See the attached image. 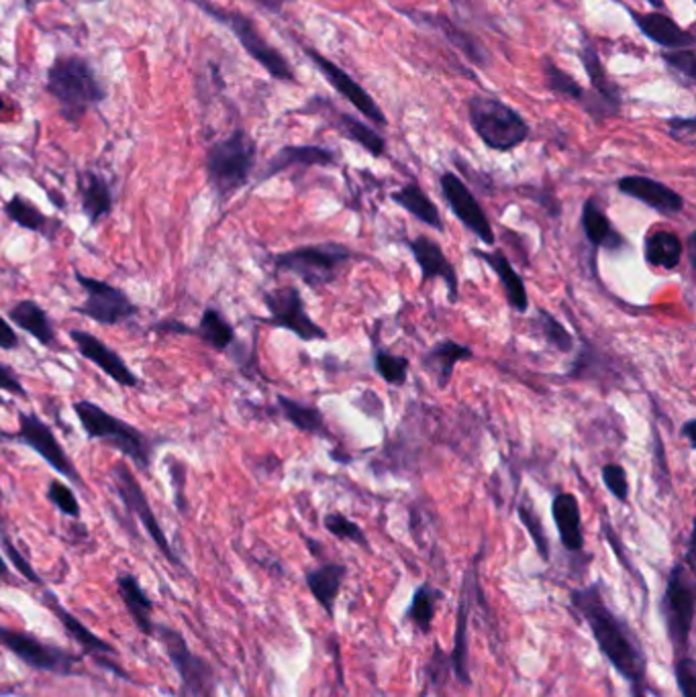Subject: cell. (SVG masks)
<instances>
[{
	"mask_svg": "<svg viewBox=\"0 0 696 697\" xmlns=\"http://www.w3.org/2000/svg\"><path fill=\"white\" fill-rule=\"evenodd\" d=\"M570 603L585 618L602 657L628 682L631 691L645 689L647 657L628 622L604 603L601 583L572 590Z\"/></svg>",
	"mask_w": 696,
	"mask_h": 697,
	"instance_id": "cell-1",
	"label": "cell"
},
{
	"mask_svg": "<svg viewBox=\"0 0 696 697\" xmlns=\"http://www.w3.org/2000/svg\"><path fill=\"white\" fill-rule=\"evenodd\" d=\"M72 408L83 427L84 435L90 441L107 444L119 455L129 459L133 468L139 471L151 470L156 444L150 435H146L143 430L137 429L124 418L110 415L109 410H105L103 406L90 400H78L72 404Z\"/></svg>",
	"mask_w": 696,
	"mask_h": 697,
	"instance_id": "cell-2",
	"label": "cell"
},
{
	"mask_svg": "<svg viewBox=\"0 0 696 697\" xmlns=\"http://www.w3.org/2000/svg\"><path fill=\"white\" fill-rule=\"evenodd\" d=\"M258 146L244 129H235L229 137L215 141L205 158L206 182L218 204L232 201L244 190L256 170Z\"/></svg>",
	"mask_w": 696,
	"mask_h": 697,
	"instance_id": "cell-3",
	"label": "cell"
},
{
	"mask_svg": "<svg viewBox=\"0 0 696 697\" xmlns=\"http://www.w3.org/2000/svg\"><path fill=\"white\" fill-rule=\"evenodd\" d=\"M695 586V537L690 533L686 559L670 569L666 591L662 596V616L666 622L670 641L678 657L690 653V636L695 629L696 608Z\"/></svg>",
	"mask_w": 696,
	"mask_h": 697,
	"instance_id": "cell-4",
	"label": "cell"
},
{
	"mask_svg": "<svg viewBox=\"0 0 696 697\" xmlns=\"http://www.w3.org/2000/svg\"><path fill=\"white\" fill-rule=\"evenodd\" d=\"M47 93L54 96L62 117L68 122L81 121L107 95L93 66L76 55L55 60L47 72Z\"/></svg>",
	"mask_w": 696,
	"mask_h": 697,
	"instance_id": "cell-5",
	"label": "cell"
},
{
	"mask_svg": "<svg viewBox=\"0 0 696 697\" xmlns=\"http://www.w3.org/2000/svg\"><path fill=\"white\" fill-rule=\"evenodd\" d=\"M468 121L474 133L479 135L480 141L499 153H508L521 148L532 135V127L523 119L520 110L496 96H470Z\"/></svg>",
	"mask_w": 696,
	"mask_h": 697,
	"instance_id": "cell-6",
	"label": "cell"
},
{
	"mask_svg": "<svg viewBox=\"0 0 696 697\" xmlns=\"http://www.w3.org/2000/svg\"><path fill=\"white\" fill-rule=\"evenodd\" d=\"M354 249L343 243L302 245L272 257L274 268L297 276L307 288H323L335 282L340 269L354 259Z\"/></svg>",
	"mask_w": 696,
	"mask_h": 697,
	"instance_id": "cell-7",
	"label": "cell"
},
{
	"mask_svg": "<svg viewBox=\"0 0 696 697\" xmlns=\"http://www.w3.org/2000/svg\"><path fill=\"white\" fill-rule=\"evenodd\" d=\"M17 420H19V429L14 430V432H2V439L4 441H13V443L25 444L31 451H35L38 455L42 457L43 461L60 478L68 480L76 487H84L81 471L74 465L72 457L66 453V449L57 441L52 427L47 422H43L42 418L35 412H23L21 410L19 416H17Z\"/></svg>",
	"mask_w": 696,
	"mask_h": 697,
	"instance_id": "cell-8",
	"label": "cell"
},
{
	"mask_svg": "<svg viewBox=\"0 0 696 697\" xmlns=\"http://www.w3.org/2000/svg\"><path fill=\"white\" fill-rule=\"evenodd\" d=\"M74 278L83 288L86 300L81 307H74L72 310L84 319L100 326H119L133 321L139 314V307L121 288L93 276H84L83 271H74Z\"/></svg>",
	"mask_w": 696,
	"mask_h": 697,
	"instance_id": "cell-9",
	"label": "cell"
},
{
	"mask_svg": "<svg viewBox=\"0 0 696 697\" xmlns=\"http://www.w3.org/2000/svg\"><path fill=\"white\" fill-rule=\"evenodd\" d=\"M196 4H201L206 13L213 14L217 21L225 23L232 29L233 35L242 43V47L246 50L247 55L251 60H256L272 78L282 82H295L297 76L290 67L285 55L280 54L274 45L264 40L260 29L256 28V23L242 13H229V11H221L217 7H208L203 0H196Z\"/></svg>",
	"mask_w": 696,
	"mask_h": 697,
	"instance_id": "cell-10",
	"label": "cell"
},
{
	"mask_svg": "<svg viewBox=\"0 0 696 697\" xmlns=\"http://www.w3.org/2000/svg\"><path fill=\"white\" fill-rule=\"evenodd\" d=\"M264 307L270 314L264 322L274 329H285L304 343L328 339V331L309 317L301 290L297 286H280L276 290L264 292Z\"/></svg>",
	"mask_w": 696,
	"mask_h": 697,
	"instance_id": "cell-11",
	"label": "cell"
},
{
	"mask_svg": "<svg viewBox=\"0 0 696 697\" xmlns=\"http://www.w3.org/2000/svg\"><path fill=\"white\" fill-rule=\"evenodd\" d=\"M110 478L115 483V490L121 497L125 508L129 514H133L137 521L141 523V526L146 528V533L150 535L153 545L160 549V553L164 555L165 559L174 567H180V559H178L176 553L172 549L170 540L165 537L164 528L158 523V516L151 508L150 500L146 490L141 487V483L137 482L136 473L127 465V463H117L113 470H110Z\"/></svg>",
	"mask_w": 696,
	"mask_h": 697,
	"instance_id": "cell-12",
	"label": "cell"
},
{
	"mask_svg": "<svg viewBox=\"0 0 696 697\" xmlns=\"http://www.w3.org/2000/svg\"><path fill=\"white\" fill-rule=\"evenodd\" d=\"M158 632L180 677L182 697H215V671L205 658L192 653L186 639L180 632L164 626H160Z\"/></svg>",
	"mask_w": 696,
	"mask_h": 697,
	"instance_id": "cell-13",
	"label": "cell"
},
{
	"mask_svg": "<svg viewBox=\"0 0 696 697\" xmlns=\"http://www.w3.org/2000/svg\"><path fill=\"white\" fill-rule=\"evenodd\" d=\"M580 60H582V66H585L588 81H590V90H587V96H585L580 107L585 108V112L595 122H602L611 117H617L621 112V105H623L621 88L609 78L604 64H602L601 54L597 52V47L587 37H585L582 50H580Z\"/></svg>",
	"mask_w": 696,
	"mask_h": 697,
	"instance_id": "cell-14",
	"label": "cell"
},
{
	"mask_svg": "<svg viewBox=\"0 0 696 697\" xmlns=\"http://www.w3.org/2000/svg\"><path fill=\"white\" fill-rule=\"evenodd\" d=\"M0 643L31 669L45 671L54 675H74V667L81 661L76 655H69L57 646L42 643L28 632L13 631L4 626H0Z\"/></svg>",
	"mask_w": 696,
	"mask_h": 697,
	"instance_id": "cell-15",
	"label": "cell"
},
{
	"mask_svg": "<svg viewBox=\"0 0 696 697\" xmlns=\"http://www.w3.org/2000/svg\"><path fill=\"white\" fill-rule=\"evenodd\" d=\"M439 186H441V194L448 202V208H450L453 216L464 225L472 235H477L480 242L489 247L496 245V235H494V228H492L489 215L484 213L482 204L479 199L474 196V192L468 189L464 180L453 172H446L439 178Z\"/></svg>",
	"mask_w": 696,
	"mask_h": 697,
	"instance_id": "cell-16",
	"label": "cell"
},
{
	"mask_svg": "<svg viewBox=\"0 0 696 697\" xmlns=\"http://www.w3.org/2000/svg\"><path fill=\"white\" fill-rule=\"evenodd\" d=\"M68 336L72 339V343L76 345V349H78L81 357H84L86 362L93 363L105 376L113 379L117 386L129 389L141 388V379H139L136 372L103 339H98V336L88 333V331H83V329H69Z\"/></svg>",
	"mask_w": 696,
	"mask_h": 697,
	"instance_id": "cell-17",
	"label": "cell"
},
{
	"mask_svg": "<svg viewBox=\"0 0 696 697\" xmlns=\"http://www.w3.org/2000/svg\"><path fill=\"white\" fill-rule=\"evenodd\" d=\"M302 52L313 60L314 66L328 78L331 88L335 93H340L357 112H362L376 127H386L388 125V119H386L383 108L378 107V103L370 96L368 90L364 86H360L345 69H342L338 64H333L325 55L314 52L313 47H302Z\"/></svg>",
	"mask_w": 696,
	"mask_h": 697,
	"instance_id": "cell-18",
	"label": "cell"
},
{
	"mask_svg": "<svg viewBox=\"0 0 696 697\" xmlns=\"http://www.w3.org/2000/svg\"><path fill=\"white\" fill-rule=\"evenodd\" d=\"M409 251L421 271V283L441 280L448 288V302L456 304L460 300V276L456 266L451 264L450 257L443 251V247L436 239L419 235L410 239Z\"/></svg>",
	"mask_w": 696,
	"mask_h": 697,
	"instance_id": "cell-19",
	"label": "cell"
},
{
	"mask_svg": "<svg viewBox=\"0 0 696 697\" xmlns=\"http://www.w3.org/2000/svg\"><path fill=\"white\" fill-rule=\"evenodd\" d=\"M617 190L628 199L642 202L643 206L652 208L657 215L670 218L683 215L686 208V201L681 192L647 175H625L617 182Z\"/></svg>",
	"mask_w": 696,
	"mask_h": 697,
	"instance_id": "cell-20",
	"label": "cell"
},
{
	"mask_svg": "<svg viewBox=\"0 0 696 697\" xmlns=\"http://www.w3.org/2000/svg\"><path fill=\"white\" fill-rule=\"evenodd\" d=\"M311 107L314 108L313 112H323L331 122V127L342 135L343 139L360 146L364 151H368L372 158L381 160L386 153V139L383 135L378 133L376 129H372L366 122L355 119L354 115H347L343 110L333 108L331 103H328L325 98H319V96H314L313 100L309 103V108Z\"/></svg>",
	"mask_w": 696,
	"mask_h": 697,
	"instance_id": "cell-21",
	"label": "cell"
},
{
	"mask_svg": "<svg viewBox=\"0 0 696 697\" xmlns=\"http://www.w3.org/2000/svg\"><path fill=\"white\" fill-rule=\"evenodd\" d=\"M338 156L333 149L321 146H285L274 153L268 163L264 165L258 184L270 180L274 175L285 174L292 168H331L335 165Z\"/></svg>",
	"mask_w": 696,
	"mask_h": 697,
	"instance_id": "cell-22",
	"label": "cell"
},
{
	"mask_svg": "<svg viewBox=\"0 0 696 697\" xmlns=\"http://www.w3.org/2000/svg\"><path fill=\"white\" fill-rule=\"evenodd\" d=\"M470 254L479 257L480 261H484L492 269V274L499 278V282L503 286V292H505L506 304L511 307V310H515L517 314H527L529 307H532L529 294H527V288H525L520 271L513 268L511 259L501 249L484 251L479 247H472Z\"/></svg>",
	"mask_w": 696,
	"mask_h": 697,
	"instance_id": "cell-23",
	"label": "cell"
},
{
	"mask_svg": "<svg viewBox=\"0 0 696 697\" xmlns=\"http://www.w3.org/2000/svg\"><path fill=\"white\" fill-rule=\"evenodd\" d=\"M625 11L631 14L633 23L642 31L643 35L655 45L668 50H684V47H695V35L690 31L681 28L670 14L664 13H640L631 7H625Z\"/></svg>",
	"mask_w": 696,
	"mask_h": 697,
	"instance_id": "cell-24",
	"label": "cell"
},
{
	"mask_svg": "<svg viewBox=\"0 0 696 697\" xmlns=\"http://www.w3.org/2000/svg\"><path fill=\"white\" fill-rule=\"evenodd\" d=\"M4 319L11 322L13 329H19V331L28 333L29 336H33L42 347H60L54 322H52L50 314L45 312L40 302L31 300V298H23V300H19L17 304L9 309Z\"/></svg>",
	"mask_w": 696,
	"mask_h": 697,
	"instance_id": "cell-25",
	"label": "cell"
},
{
	"mask_svg": "<svg viewBox=\"0 0 696 697\" xmlns=\"http://www.w3.org/2000/svg\"><path fill=\"white\" fill-rule=\"evenodd\" d=\"M580 223H582V230L587 235V242L595 249H604L609 254H621L628 249V239L619 233V228L614 227L597 199H588L585 202Z\"/></svg>",
	"mask_w": 696,
	"mask_h": 697,
	"instance_id": "cell-26",
	"label": "cell"
},
{
	"mask_svg": "<svg viewBox=\"0 0 696 697\" xmlns=\"http://www.w3.org/2000/svg\"><path fill=\"white\" fill-rule=\"evenodd\" d=\"M552 518L556 524L561 547L568 553L585 550V528H582V512L578 497L572 492H558L552 500Z\"/></svg>",
	"mask_w": 696,
	"mask_h": 697,
	"instance_id": "cell-27",
	"label": "cell"
},
{
	"mask_svg": "<svg viewBox=\"0 0 696 697\" xmlns=\"http://www.w3.org/2000/svg\"><path fill=\"white\" fill-rule=\"evenodd\" d=\"M474 357V351L468 345H462L453 339H443L436 343L433 347L427 349L421 357V365L425 372H429L436 379L439 389H446L451 384V377L456 372V365L460 362H468Z\"/></svg>",
	"mask_w": 696,
	"mask_h": 697,
	"instance_id": "cell-28",
	"label": "cell"
},
{
	"mask_svg": "<svg viewBox=\"0 0 696 697\" xmlns=\"http://www.w3.org/2000/svg\"><path fill=\"white\" fill-rule=\"evenodd\" d=\"M2 213L17 227L29 230L33 235H40L47 242H54L60 228H62V221L45 215L38 204H33L23 194H13L9 201L4 202Z\"/></svg>",
	"mask_w": 696,
	"mask_h": 697,
	"instance_id": "cell-29",
	"label": "cell"
},
{
	"mask_svg": "<svg viewBox=\"0 0 696 697\" xmlns=\"http://www.w3.org/2000/svg\"><path fill=\"white\" fill-rule=\"evenodd\" d=\"M78 194L84 216L88 218L90 227L105 221L115 208V196L107 178L95 170H84L78 174Z\"/></svg>",
	"mask_w": 696,
	"mask_h": 697,
	"instance_id": "cell-30",
	"label": "cell"
},
{
	"mask_svg": "<svg viewBox=\"0 0 696 697\" xmlns=\"http://www.w3.org/2000/svg\"><path fill=\"white\" fill-rule=\"evenodd\" d=\"M47 602H50V608L54 610L55 616L60 620V624L66 629V632L72 636L74 643H78L83 646L84 653L96 657V661H98L100 665H105V667L113 671V673L125 675L124 671L119 669V667H115L110 661H107V657L115 655V648H113L109 643H105L103 639H98L95 632L90 631L88 626H84L78 618L74 616L72 612H68L66 608H62L60 603L55 602L54 598H47Z\"/></svg>",
	"mask_w": 696,
	"mask_h": 697,
	"instance_id": "cell-31",
	"label": "cell"
},
{
	"mask_svg": "<svg viewBox=\"0 0 696 697\" xmlns=\"http://www.w3.org/2000/svg\"><path fill=\"white\" fill-rule=\"evenodd\" d=\"M684 257V243L678 233L660 228L643 239V259L650 268L676 271Z\"/></svg>",
	"mask_w": 696,
	"mask_h": 697,
	"instance_id": "cell-32",
	"label": "cell"
},
{
	"mask_svg": "<svg viewBox=\"0 0 696 697\" xmlns=\"http://www.w3.org/2000/svg\"><path fill=\"white\" fill-rule=\"evenodd\" d=\"M345 577H347V567L343 564L319 565L317 569L307 571L304 576L307 588L313 593L319 605L328 612V616L335 614V603L340 598Z\"/></svg>",
	"mask_w": 696,
	"mask_h": 697,
	"instance_id": "cell-33",
	"label": "cell"
},
{
	"mask_svg": "<svg viewBox=\"0 0 696 697\" xmlns=\"http://www.w3.org/2000/svg\"><path fill=\"white\" fill-rule=\"evenodd\" d=\"M417 21H421L425 25H429V28L439 31V33H441L446 40L450 41L451 45H453L458 52H462L474 66H489V62H491L489 52H486L470 33H465L464 29L458 28L448 17H443V14H421Z\"/></svg>",
	"mask_w": 696,
	"mask_h": 697,
	"instance_id": "cell-34",
	"label": "cell"
},
{
	"mask_svg": "<svg viewBox=\"0 0 696 697\" xmlns=\"http://www.w3.org/2000/svg\"><path fill=\"white\" fill-rule=\"evenodd\" d=\"M390 201L398 204L403 211H407L413 218L424 223L425 227L433 228L437 233L446 230L443 218H441L436 202L429 199V194L419 184L410 182L407 186L396 190L390 194Z\"/></svg>",
	"mask_w": 696,
	"mask_h": 697,
	"instance_id": "cell-35",
	"label": "cell"
},
{
	"mask_svg": "<svg viewBox=\"0 0 696 697\" xmlns=\"http://www.w3.org/2000/svg\"><path fill=\"white\" fill-rule=\"evenodd\" d=\"M117 590L121 593L127 612L133 618L137 629L143 632L146 636H151L156 626H153V602L150 596L139 586L136 576L125 573L117 577Z\"/></svg>",
	"mask_w": 696,
	"mask_h": 697,
	"instance_id": "cell-36",
	"label": "cell"
},
{
	"mask_svg": "<svg viewBox=\"0 0 696 697\" xmlns=\"http://www.w3.org/2000/svg\"><path fill=\"white\" fill-rule=\"evenodd\" d=\"M276 404H278V410H280L282 418L288 420L295 429L319 437V439H331L325 418L319 408H314L311 404L297 403L285 394H278Z\"/></svg>",
	"mask_w": 696,
	"mask_h": 697,
	"instance_id": "cell-37",
	"label": "cell"
},
{
	"mask_svg": "<svg viewBox=\"0 0 696 697\" xmlns=\"http://www.w3.org/2000/svg\"><path fill=\"white\" fill-rule=\"evenodd\" d=\"M192 335L199 336L203 341V345L213 349V351H218V353H225L237 341L235 326L215 307H211V309H206L203 312L201 321L192 329Z\"/></svg>",
	"mask_w": 696,
	"mask_h": 697,
	"instance_id": "cell-38",
	"label": "cell"
},
{
	"mask_svg": "<svg viewBox=\"0 0 696 697\" xmlns=\"http://www.w3.org/2000/svg\"><path fill=\"white\" fill-rule=\"evenodd\" d=\"M468 614H470V573H465L464 590H462V602L458 610V624H456V639H453V653L450 661L453 663L456 677L462 684H470V673H468Z\"/></svg>",
	"mask_w": 696,
	"mask_h": 697,
	"instance_id": "cell-39",
	"label": "cell"
},
{
	"mask_svg": "<svg viewBox=\"0 0 696 697\" xmlns=\"http://www.w3.org/2000/svg\"><path fill=\"white\" fill-rule=\"evenodd\" d=\"M533 331L546 343L547 347H552L558 353H572L574 347H576L572 333L556 317H552L547 310H537V317L533 321Z\"/></svg>",
	"mask_w": 696,
	"mask_h": 697,
	"instance_id": "cell-40",
	"label": "cell"
},
{
	"mask_svg": "<svg viewBox=\"0 0 696 697\" xmlns=\"http://www.w3.org/2000/svg\"><path fill=\"white\" fill-rule=\"evenodd\" d=\"M441 598V591L431 588L429 583L419 586L415 593H413V600L409 603V610H407V618L410 622L424 632L429 634L431 626H433V620H436L437 600Z\"/></svg>",
	"mask_w": 696,
	"mask_h": 697,
	"instance_id": "cell-41",
	"label": "cell"
},
{
	"mask_svg": "<svg viewBox=\"0 0 696 697\" xmlns=\"http://www.w3.org/2000/svg\"><path fill=\"white\" fill-rule=\"evenodd\" d=\"M544 74H546L547 88L554 95L568 98L576 105H582V100L587 96V88L574 81V76H570L568 72H564L554 60H549V57L544 60Z\"/></svg>",
	"mask_w": 696,
	"mask_h": 697,
	"instance_id": "cell-42",
	"label": "cell"
},
{
	"mask_svg": "<svg viewBox=\"0 0 696 697\" xmlns=\"http://www.w3.org/2000/svg\"><path fill=\"white\" fill-rule=\"evenodd\" d=\"M517 516H520L521 524L525 526V530L529 533L537 555H539L544 561H549V557H552L549 538H547L544 523H542V518H539V514H537V510L533 506L532 500H529L527 494L521 497L520 506H517Z\"/></svg>",
	"mask_w": 696,
	"mask_h": 697,
	"instance_id": "cell-43",
	"label": "cell"
},
{
	"mask_svg": "<svg viewBox=\"0 0 696 697\" xmlns=\"http://www.w3.org/2000/svg\"><path fill=\"white\" fill-rule=\"evenodd\" d=\"M374 369L393 388H403L409 379L410 362L405 355H395L384 349L374 353Z\"/></svg>",
	"mask_w": 696,
	"mask_h": 697,
	"instance_id": "cell-44",
	"label": "cell"
},
{
	"mask_svg": "<svg viewBox=\"0 0 696 697\" xmlns=\"http://www.w3.org/2000/svg\"><path fill=\"white\" fill-rule=\"evenodd\" d=\"M323 526H325L329 535H333L340 540L360 545L362 549H370L368 537L362 530V526L354 523V521H350L347 516H343L342 512H329V514H325L323 516Z\"/></svg>",
	"mask_w": 696,
	"mask_h": 697,
	"instance_id": "cell-45",
	"label": "cell"
},
{
	"mask_svg": "<svg viewBox=\"0 0 696 697\" xmlns=\"http://www.w3.org/2000/svg\"><path fill=\"white\" fill-rule=\"evenodd\" d=\"M662 60L670 72L678 78L686 88H693L696 82V54L695 47L684 50H668L662 52Z\"/></svg>",
	"mask_w": 696,
	"mask_h": 697,
	"instance_id": "cell-46",
	"label": "cell"
},
{
	"mask_svg": "<svg viewBox=\"0 0 696 697\" xmlns=\"http://www.w3.org/2000/svg\"><path fill=\"white\" fill-rule=\"evenodd\" d=\"M45 496H47L50 504H52L60 514H64V516H68V518H74V521L81 518V514H83L81 502H78V497H76L72 485H68V483L62 482V480H50Z\"/></svg>",
	"mask_w": 696,
	"mask_h": 697,
	"instance_id": "cell-47",
	"label": "cell"
},
{
	"mask_svg": "<svg viewBox=\"0 0 696 697\" xmlns=\"http://www.w3.org/2000/svg\"><path fill=\"white\" fill-rule=\"evenodd\" d=\"M165 470H168V478H170V485H172V492H174V504H176L178 512H189V497H186V480H189V468H186V461L178 459L174 455L165 457Z\"/></svg>",
	"mask_w": 696,
	"mask_h": 697,
	"instance_id": "cell-48",
	"label": "cell"
},
{
	"mask_svg": "<svg viewBox=\"0 0 696 697\" xmlns=\"http://www.w3.org/2000/svg\"><path fill=\"white\" fill-rule=\"evenodd\" d=\"M602 483H604V487L609 490V494L617 500V502H621V504H628L629 502V478L628 471L623 465H619V463H607V465H602L601 470Z\"/></svg>",
	"mask_w": 696,
	"mask_h": 697,
	"instance_id": "cell-49",
	"label": "cell"
},
{
	"mask_svg": "<svg viewBox=\"0 0 696 697\" xmlns=\"http://www.w3.org/2000/svg\"><path fill=\"white\" fill-rule=\"evenodd\" d=\"M674 675H676V684H678V689H681V694H683V697H695V657H693V655H686V657L676 658Z\"/></svg>",
	"mask_w": 696,
	"mask_h": 697,
	"instance_id": "cell-50",
	"label": "cell"
},
{
	"mask_svg": "<svg viewBox=\"0 0 696 697\" xmlns=\"http://www.w3.org/2000/svg\"><path fill=\"white\" fill-rule=\"evenodd\" d=\"M666 131L674 141L693 148L696 141V119L695 117H672L666 121Z\"/></svg>",
	"mask_w": 696,
	"mask_h": 697,
	"instance_id": "cell-51",
	"label": "cell"
},
{
	"mask_svg": "<svg viewBox=\"0 0 696 697\" xmlns=\"http://www.w3.org/2000/svg\"><path fill=\"white\" fill-rule=\"evenodd\" d=\"M0 538H2V545H4V550H7V557L11 559V564L19 569V573L28 579L29 583H38V586H42V577L35 573V569L28 564V559L17 550L13 543L9 540V537L0 530Z\"/></svg>",
	"mask_w": 696,
	"mask_h": 697,
	"instance_id": "cell-52",
	"label": "cell"
},
{
	"mask_svg": "<svg viewBox=\"0 0 696 697\" xmlns=\"http://www.w3.org/2000/svg\"><path fill=\"white\" fill-rule=\"evenodd\" d=\"M0 392H7L11 396H19V398H28L29 392L21 377L17 376L13 367H9L7 363L0 362Z\"/></svg>",
	"mask_w": 696,
	"mask_h": 697,
	"instance_id": "cell-53",
	"label": "cell"
},
{
	"mask_svg": "<svg viewBox=\"0 0 696 697\" xmlns=\"http://www.w3.org/2000/svg\"><path fill=\"white\" fill-rule=\"evenodd\" d=\"M19 345H21V339L14 333L11 322L0 314V349L2 351H14Z\"/></svg>",
	"mask_w": 696,
	"mask_h": 697,
	"instance_id": "cell-54",
	"label": "cell"
},
{
	"mask_svg": "<svg viewBox=\"0 0 696 697\" xmlns=\"http://www.w3.org/2000/svg\"><path fill=\"white\" fill-rule=\"evenodd\" d=\"M151 331H156L160 335H192L191 326L178 321L158 322L156 326H151Z\"/></svg>",
	"mask_w": 696,
	"mask_h": 697,
	"instance_id": "cell-55",
	"label": "cell"
},
{
	"mask_svg": "<svg viewBox=\"0 0 696 697\" xmlns=\"http://www.w3.org/2000/svg\"><path fill=\"white\" fill-rule=\"evenodd\" d=\"M684 437H686V441L690 444V449H696V420L695 418H690V420H686L683 425V429H681Z\"/></svg>",
	"mask_w": 696,
	"mask_h": 697,
	"instance_id": "cell-56",
	"label": "cell"
},
{
	"mask_svg": "<svg viewBox=\"0 0 696 697\" xmlns=\"http://www.w3.org/2000/svg\"><path fill=\"white\" fill-rule=\"evenodd\" d=\"M2 577H9V567H7V561L2 559V555H0V579Z\"/></svg>",
	"mask_w": 696,
	"mask_h": 697,
	"instance_id": "cell-57",
	"label": "cell"
},
{
	"mask_svg": "<svg viewBox=\"0 0 696 697\" xmlns=\"http://www.w3.org/2000/svg\"><path fill=\"white\" fill-rule=\"evenodd\" d=\"M631 697H647V696H645V689H635V691H631Z\"/></svg>",
	"mask_w": 696,
	"mask_h": 697,
	"instance_id": "cell-58",
	"label": "cell"
},
{
	"mask_svg": "<svg viewBox=\"0 0 696 697\" xmlns=\"http://www.w3.org/2000/svg\"><path fill=\"white\" fill-rule=\"evenodd\" d=\"M4 108H7V105H4V100H2V96H0V110H4Z\"/></svg>",
	"mask_w": 696,
	"mask_h": 697,
	"instance_id": "cell-59",
	"label": "cell"
}]
</instances>
